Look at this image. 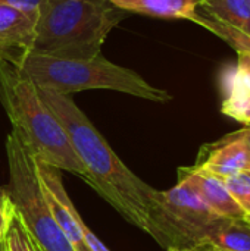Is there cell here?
Returning a JSON list of instances; mask_svg holds the SVG:
<instances>
[{
    "label": "cell",
    "mask_w": 250,
    "mask_h": 251,
    "mask_svg": "<svg viewBox=\"0 0 250 251\" xmlns=\"http://www.w3.org/2000/svg\"><path fill=\"white\" fill-rule=\"evenodd\" d=\"M41 100L55 113L87 174V184L96 190L125 221L156 241L158 190L140 179L116 156L71 96L37 88Z\"/></svg>",
    "instance_id": "1"
},
{
    "label": "cell",
    "mask_w": 250,
    "mask_h": 251,
    "mask_svg": "<svg viewBox=\"0 0 250 251\" xmlns=\"http://www.w3.org/2000/svg\"><path fill=\"white\" fill-rule=\"evenodd\" d=\"M0 104L12 124V131L37 162L72 172L87 181L85 169L66 131L41 100L37 87L4 59H0Z\"/></svg>",
    "instance_id": "2"
},
{
    "label": "cell",
    "mask_w": 250,
    "mask_h": 251,
    "mask_svg": "<svg viewBox=\"0 0 250 251\" xmlns=\"http://www.w3.org/2000/svg\"><path fill=\"white\" fill-rule=\"evenodd\" d=\"M37 88L71 96L84 90H113L155 103H167L172 96L149 84L136 71L119 66L99 53L94 57H53L25 51L10 62Z\"/></svg>",
    "instance_id": "3"
},
{
    "label": "cell",
    "mask_w": 250,
    "mask_h": 251,
    "mask_svg": "<svg viewBox=\"0 0 250 251\" xmlns=\"http://www.w3.org/2000/svg\"><path fill=\"white\" fill-rule=\"evenodd\" d=\"M125 12L108 0H43L32 53L53 57H94Z\"/></svg>",
    "instance_id": "4"
},
{
    "label": "cell",
    "mask_w": 250,
    "mask_h": 251,
    "mask_svg": "<svg viewBox=\"0 0 250 251\" xmlns=\"http://www.w3.org/2000/svg\"><path fill=\"white\" fill-rule=\"evenodd\" d=\"M7 191L29 235L41 251H75L55 221L37 175V162L12 131L6 138Z\"/></svg>",
    "instance_id": "5"
},
{
    "label": "cell",
    "mask_w": 250,
    "mask_h": 251,
    "mask_svg": "<svg viewBox=\"0 0 250 251\" xmlns=\"http://www.w3.org/2000/svg\"><path fill=\"white\" fill-rule=\"evenodd\" d=\"M215 216L194 190L183 179L167 191L158 190L156 243L164 249L206 251L205 238Z\"/></svg>",
    "instance_id": "6"
},
{
    "label": "cell",
    "mask_w": 250,
    "mask_h": 251,
    "mask_svg": "<svg viewBox=\"0 0 250 251\" xmlns=\"http://www.w3.org/2000/svg\"><path fill=\"white\" fill-rule=\"evenodd\" d=\"M37 175H38V181H40L46 203L55 221L57 222L65 237L71 243L72 249L75 251H91L84 240V235L80 226L81 216L78 215L75 206L72 204L62 184L60 171L49 165L37 162Z\"/></svg>",
    "instance_id": "7"
},
{
    "label": "cell",
    "mask_w": 250,
    "mask_h": 251,
    "mask_svg": "<svg viewBox=\"0 0 250 251\" xmlns=\"http://www.w3.org/2000/svg\"><path fill=\"white\" fill-rule=\"evenodd\" d=\"M178 179L186 181L215 216L227 219H248L230 194L224 178L194 165L192 168H180Z\"/></svg>",
    "instance_id": "8"
},
{
    "label": "cell",
    "mask_w": 250,
    "mask_h": 251,
    "mask_svg": "<svg viewBox=\"0 0 250 251\" xmlns=\"http://www.w3.org/2000/svg\"><path fill=\"white\" fill-rule=\"evenodd\" d=\"M35 22L19 10L0 4V59L12 62L31 50Z\"/></svg>",
    "instance_id": "9"
},
{
    "label": "cell",
    "mask_w": 250,
    "mask_h": 251,
    "mask_svg": "<svg viewBox=\"0 0 250 251\" xmlns=\"http://www.w3.org/2000/svg\"><path fill=\"white\" fill-rule=\"evenodd\" d=\"M249 162V151L240 137L234 132L211 147L205 159L196 166L220 178H228L240 172H248Z\"/></svg>",
    "instance_id": "10"
},
{
    "label": "cell",
    "mask_w": 250,
    "mask_h": 251,
    "mask_svg": "<svg viewBox=\"0 0 250 251\" xmlns=\"http://www.w3.org/2000/svg\"><path fill=\"white\" fill-rule=\"evenodd\" d=\"M206 251H250L249 219L217 218L206 238Z\"/></svg>",
    "instance_id": "11"
},
{
    "label": "cell",
    "mask_w": 250,
    "mask_h": 251,
    "mask_svg": "<svg viewBox=\"0 0 250 251\" xmlns=\"http://www.w3.org/2000/svg\"><path fill=\"white\" fill-rule=\"evenodd\" d=\"M122 12H133L140 15H149L156 18L169 19H187L192 21L196 16L200 0H108Z\"/></svg>",
    "instance_id": "12"
},
{
    "label": "cell",
    "mask_w": 250,
    "mask_h": 251,
    "mask_svg": "<svg viewBox=\"0 0 250 251\" xmlns=\"http://www.w3.org/2000/svg\"><path fill=\"white\" fill-rule=\"evenodd\" d=\"M199 7L215 19L250 35V0H205Z\"/></svg>",
    "instance_id": "13"
},
{
    "label": "cell",
    "mask_w": 250,
    "mask_h": 251,
    "mask_svg": "<svg viewBox=\"0 0 250 251\" xmlns=\"http://www.w3.org/2000/svg\"><path fill=\"white\" fill-rule=\"evenodd\" d=\"M193 22L211 31L212 34H215L225 43H228L237 53H249L250 54V35L248 34L215 19L214 16L203 12L200 7H197Z\"/></svg>",
    "instance_id": "14"
},
{
    "label": "cell",
    "mask_w": 250,
    "mask_h": 251,
    "mask_svg": "<svg viewBox=\"0 0 250 251\" xmlns=\"http://www.w3.org/2000/svg\"><path fill=\"white\" fill-rule=\"evenodd\" d=\"M237 65L233 72L224 78V87L227 88V99L250 97V54L237 53Z\"/></svg>",
    "instance_id": "15"
},
{
    "label": "cell",
    "mask_w": 250,
    "mask_h": 251,
    "mask_svg": "<svg viewBox=\"0 0 250 251\" xmlns=\"http://www.w3.org/2000/svg\"><path fill=\"white\" fill-rule=\"evenodd\" d=\"M3 249L4 251H35L34 241L18 212L12 219V225L3 243Z\"/></svg>",
    "instance_id": "16"
},
{
    "label": "cell",
    "mask_w": 250,
    "mask_h": 251,
    "mask_svg": "<svg viewBox=\"0 0 250 251\" xmlns=\"http://www.w3.org/2000/svg\"><path fill=\"white\" fill-rule=\"evenodd\" d=\"M224 182L236 203L250 221V172L231 175L228 178H224Z\"/></svg>",
    "instance_id": "17"
},
{
    "label": "cell",
    "mask_w": 250,
    "mask_h": 251,
    "mask_svg": "<svg viewBox=\"0 0 250 251\" xmlns=\"http://www.w3.org/2000/svg\"><path fill=\"white\" fill-rule=\"evenodd\" d=\"M15 213H16V207L10 199V194L6 187H1L0 188V246L6 240Z\"/></svg>",
    "instance_id": "18"
},
{
    "label": "cell",
    "mask_w": 250,
    "mask_h": 251,
    "mask_svg": "<svg viewBox=\"0 0 250 251\" xmlns=\"http://www.w3.org/2000/svg\"><path fill=\"white\" fill-rule=\"evenodd\" d=\"M0 4L13 7L21 13H24L25 16H28L31 21L37 22L43 0H0Z\"/></svg>",
    "instance_id": "19"
},
{
    "label": "cell",
    "mask_w": 250,
    "mask_h": 251,
    "mask_svg": "<svg viewBox=\"0 0 250 251\" xmlns=\"http://www.w3.org/2000/svg\"><path fill=\"white\" fill-rule=\"evenodd\" d=\"M250 106V97H242V99H225L222 103V113L225 115L230 110L234 109H242V107H249Z\"/></svg>",
    "instance_id": "20"
},
{
    "label": "cell",
    "mask_w": 250,
    "mask_h": 251,
    "mask_svg": "<svg viewBox=\"0 0 250 251\" xmlns=\"http://www.w3.org/2000/svg\"><path fill=\"white\" fill-rule=\"evenodd\" d=\"M227 116L245 124L246 126H250V106L249 107H242V109H234L225 113Z\"/></svg>",
    "instance_id": "21"
},
{
    "label": "cell",
    "mask_w": 250,
    "mask_h": 251,
    "mask_svg": "<svg viewBox=\"0 0 250 251\" xmlns=\"http://www.w3.org/2000/svg\"><path fill=\"white\" fill-rule=\"evenodd\" d=\"M236 134H237V137H240V140L245 143V146H246V149H248V151H249V157H250V126H246V128H243V129L237 131ZM248 172H250V162H249V171H248Z\"/></svg>",
    "instance_id": "22"
},
{
    "label": "cell",
    "mask_w": 250,
    "mask_h": 251,
    "mask_svg": "<svg viewBox=\"0 0 250 251\" xmlns=\"http://www.w3.org/2000/svg\"><path fill=\"white\" fill-rule=\"evenodd\" d=\"M31 238H32V237H31ZM32 241H34V240H32ZM34 249H35V251H41V250H40V247H38V246L35 244V241H34Z\"/></svg>",
    "instance_id": "23"
},
{
    "label": "cell",
    "mask_w": 250,
    "mask_h": 251,
    "mask_svg": "<svg viewBox=\"0 0 250 251\" xmlns=\"http://www.w3.org/2000/svg\"><path fill=\"white\" fill-rule=\"evenodd\" d=\"M167 251H183V250H180V249H174V247H171V249H168Z\"/></svg>",
    "instance_id": "24"
},
{
    "label": "cell",
    "mask_w": 250,
    "mask_h": 251,
    "mask_svg": "<svg viewBox=\"0 0 250 251\" xmlns=\"http://www.w3.org/2000/svg\"><path fill=\"white\" fill-rule=\"evenodd\" d=\"M3 250V244H1V246H0V251Z\"/></svg>",
    "instance_id": "25"
},
{
    "label": "cell",
    "mask_w": 250,
    "mask_h": 251,
    "mask_svg": "<svg viewBox=\"0 0 250 251\" xmlns=\"http://www.w3.org/2000/svg\"><path fill=\"white\" fill-rule=\"evenodd\" d=\"M200 1H205V0H200Z\"/></svg>",
    "instance_id": "26"
},
{
    "label": "cell",
    "mask_w": 250,
    "mask_h": 251,
    "mask_svg": "<svg viewBox=\"0 0 250 251\" xmlns=\"http://www.w3.org/2000/svg\"><path fill=\"white\" fill-rule=\"evenodd\" d=\"M1 251H4V249H3V250H1Z\"/></svg>",
    "instance_id": "27"
}]
</instances>
